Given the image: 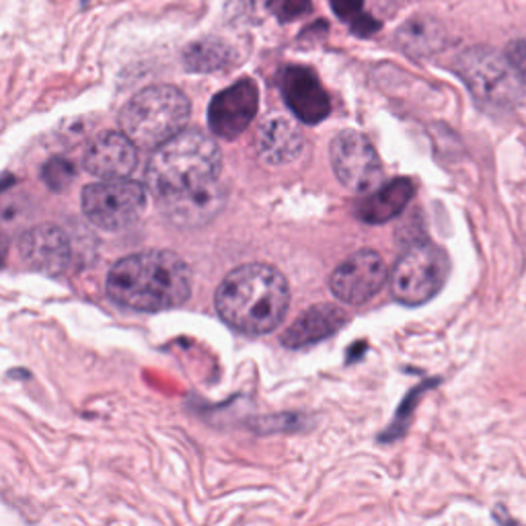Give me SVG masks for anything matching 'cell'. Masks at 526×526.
Masks as SVG:
<instances>
[{"instance_id":"16","label":"cell","mask_w":526,"mask_h":526,"mask_svg":"<svg viewBox=\"0 0 526 526\" xmlns=\"http://www.w3.org/2000/svg\"><path fill=\"white\" fill-rule=\"evenodd\" d=\"M416 194V183L409 177H399L385 185H379L358 206V216L366 224H383L399 216Z\"/></svg>"},{"instance_id":"21","label":"cell","mask_w":526,"mask_h":526,"mask_svg":"<svg viewBox=\"0 0 526 526\" xmlns=\"http://www.w3.org/2000/svg\"><path fill=\"white\" fill-rule=\"evenodd\" d=\"M268 9L276 19L288 23L307 15L311 11V0H268Z\"/></svg>"},{"instance_id":"4","label":"cell","mask_w":526,"mask_h":526,"mask_svg":"<svg viewBox=\"0 0 526 526\" xmlns=\"http://www.w3.org/2000/svg\"><path fill=\"white\" fill-rule=\"evenodd\" d=\"M192 105L183 91L171 85H155L136 93L120 111L122 132L138 146L157 150L183 132Z\"/></svg>"},{"instance_id":"9","label":"cell","mask_w":526,"mask_h":526,"mask_svg":"<svg viewBox=\"0 0 526 526\" xmlns=\"http://www.w3.org/2000/svg\"><path fill=\"white\" fill-rule=\"evenodd\" d=\"M387 282V263L381 253L362 249L344 259L329 278L331 292L346 305H364Z\"/></svg>"},{"instance_id":"18","label":"cell","mask_w":526,"mask_h":526,"mask_svg":"<svg viewBox=\"0 0 526 526\" xmlns=\"http://www.w3.org/2000/svg\"><path fill=\"white\" fill-rule=\"evenodd\" d=\"M235 52L222 40H200L194 42L183 54L185 66L194 72H218L233 64Z\"/></svg>"},{"instance_id":"1","label":"cell","mask_w":526,"mask_h":526,"mask_svg":"<svg viewBox=\"0 0 526 526\" xmlns=\"http://www.w3.org/2000/svg\"><path fill=\"white\" fill-rule=\"evenodd\" d=\"M107 294L114 303L140 313L177 309L192 294V270L173 251L134 253L109 270Z\"/></svg>"},{"instance_id":"20","label":"cell","mask_w":526,"mask_h":526,"mask_svg":"<svg viewBox=\"0 0 526 526\" xmlns=\"http://www.w3.org/2000/svg\"><path fill=\"white\" fill-rule=\"evenodd\" d=\"M44 181L46 185L50 187V190L54 192H64L66 187L72 183L74 175H77V171H74L72 163L62 159V157H54L46 163L44 167Z\"/></svg>"},{"instance_id":"7","label":"cell","mask_w":526,"mask_h":526,"mask_svg":"<svg viewBox=\"0 0 526 526\" xmlns=\"http://www.w3.org/2000/svg\"><path fill=\"white\" fill-rule=\"evenodd\" d=\"M83 214L103 231H122L136 224L146 208V187L128 177L101 179L81 196Z\"/></svg>"},{"instance_id":"19","label":"cell","mask_w":526,"mask_h":526,"mask_svg":"<svg viewBox=\"0 0 526 526\" xmlns=\"http://www.w3.org/2000/svg\"><path fill=\"white\" fill-rule=\"evenodd\" d=\"M331 7L335 15L346 21L358 35H370L381 27L370 15L364 13V0H331Z\"/></svg>"},{"instance_id":"3","label":"cell","mask_w":526,"mask_h":526,"mask_svg":"<svg viewBox=\"0 0 526 526\" xmlns=\"http://www.w3.org/2000/svg\"><path fill=\"white\" fill-rule=\"evenodd\" d=\"M222 153L214 138L200 130H183L157 150L146 167L148 192L157 204L212 190L220 181Z\"/></svg>"},{"instance_id":"22","label":"cell","mask_w":526,"mask_h":526,"mask_svg":"<svg viewBox=\"0 0 526 526\" xmlns=\"http://www.w3.org/2000/svg\"><path fill=\"white\" fill-rule=\"evenodd\" d=\"M510 68L522 85H526V40H512L504 52Z\"/></svg>"},{"instance_id":"5","label":"cell","mask_w":526,"mask_h":526,"mask_svg":"<svg viewBox=\"0 0 526 526\" xmlns=\"http://www.w3.org/2000/svg\"><path fill=\"white\" fill-rule=\"evenodd\" d=\"M455 70L483 111L504 114L520 99L522 83L510 68L506 56L492 48L477 46L465 50L457 58Z\"/></svg>"},{"instance_id":"17","label":"cell","mask_w":526,"mask_h":526,"mask_svg":"<svg viewBox=\"0 0 526 526\" xmlns=\"http://www.w3.org/2000/svg\"><path fill=\"white\" fill-rule=\"evenodd\" d=\"M397 42L405 54L413 58H426L444 48L446 31L442 23L432 17H413L399 29Z\"/></svg>"},{"instance_id":"2","label":"cell","mask_w":526,"mask_h":526,"mask_svg":"<svg viewBox=\"0 0 526 526\" xmlns=\"http://www.w3.org/2000/svg\"><path fill=\"white\" fill-rule=\"evenodd\" d=\"M214 300L224 323L247 335H266L284 321L290 290L276 268L247 263L222 280Z\"/></svg>"},{"instance_id":"13","label":"cell","mask_w":526,"mask_h":526,"mask_svg":"<svg viewBox=\"0 0 526 526\" xmlns=\"http://www.w3.org/2000/svg\"><path fill=\"white\" fill-rule=\"evenodd\" d=\"M136 148L124 132H105L87 146L83 167L99 179L128 177L138 163Z\"/></svg>"},{"instance_id":"14","label":"cell","mask_w":526,"mask_h":526,"mask_svg":"<svg viewBox=\"0 0 526 526\" xmlns=\"http://www.w3.org/2000/svg\"><path fill=\"white\" fill-rule=\"evenodd\" d=\"M346 323L348 315L342 307L329 303L315 305L286 329V333L282 335V344L292 350L313 346L325 340V337L337 333V329H342Z\"/></svg>"},{"instance_id":"6","label":"cell","mask_w":526,"mask_h":526,"mask_svg":"<svg viewBox=\"0 0 526 526\" xmlns=\"http://www.w3.org/2000/svg\"><path fill=\"white\" fill-rule=\"evenodd\" d=\"M448 272V255L438 245L428 241L411 245L391 272L393 298L405 307H420L442 290Z\"/></svg>"},{"instance_id":"15","label":"cell","mask_w":526,"mask_h":526,"mask_svg":"<svg viewBox=\"0 0 526 526\" xmlns=\"http://www.w3.org/2000/svg\"><path fill=\"white\" fill-rule=\"evenodd\" d=\"M257 155L268 165H288L303 153L305 138L300 130L282 118L263 124L257 134Z\"/></svg>"},{"instance_id":"12","label":"cell","mask_w":526,"mask_h":526,"mask_svg":"<svg viewBox=\"0 0 526 526\" xmlns=\"http://www.w3.org/2000/svg\"><path fill=\"white\" fill-rule=\"evenodd\" d=\"M19 253L29 268L46 276H60L72 259L68 235L56 224H37L19 239Z\"/></svg>"},{"instance_id":"10","label":"cell","mask_w":526,"mask_h":526,"mask_svg":"<svg viewBox=\"0 0 526 526\" xmlns=\"http://www.w3.org/2000/svg\"><path fill=\"white\" fill-rule=\"evenodd\" d=\"M259 89L251 79H241L214 95L208 107L210 130L224 138L233 140L241 136L257 116Z\"/></svg>"},{"instance_id":"11","label":"cell","mask_w":526,"mask_h":526,"mask_svg":"<svg viewBox=\"0 0 526 526\" xmlns=\"http://www.w3.org/2000/svg\"><path fill=\"white\" fill-rule=\"evenodd\" d=\"M280 89L288 109L300 122L313 126L329 116V95L311 68L288 66L282 72Z\"/></svg>"},{"instance_id":"8","label":"cell","mask_w":526,"mask_h":526,"mask_svg":"<svg viewBox=\"0 0 526 526\" xmlns=\"http://www.w3.org/2000/svg\"><path fill=\"white\" fill-rule=\"evenodd\" d=\"M333 171L340 183L352 192H374L383 181V167L377 150L360 132H340L329 148Z\"/></svg>"}]
</instances>
